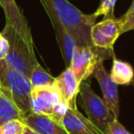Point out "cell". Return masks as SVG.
I'll list each match as a JSON object with an SVG mask.
<instances>
[{
  "instance_id": "8fae6325",
  "label": "cell",
  "mask_w": 134,
  "mask_h": 134,
  "mask_svg": "<svg viewBox=\"0 0 134 134\" xmlns=\"http://www.w3.org/2000/svg\"><path fill=\"white\" fill-rule=\"evenodd\" d=\"M60 123L69 134H104L78 108L68 109Z\"/></svg>"
},
{
  "instance_id": "4fadbf2b",
  "label": "cell",
  "mask_w": 134,
  "mask_h": 134,
  "mask_svg": "<svg viewBox=\"0 0 134 134\" xmlns=\"http://www.w3.org/2000/svg\"><path fill=\"white\" fill-rule=\"evenodd\" d=\"M51 22V25L54 29L56 39L58 41V47L60 49V52L63 57V61L65 63L66 68H69L70 65L72 54L76 48L74 39L69 33V31L66 29V28L61 24V22L56 18V17L49 16L48 17Z\"/></svg>"
},
{
  "instance_id": "5bb4252c",
  "label": "cell",
  "mask_w": 134,
  "mask_h": 134,
  "mask_svg": "<svg viewBox=\"0 0 134 134\" xmlns=\"http://www.w3.org/2000/svg\"><path fill=\"white\" fill-rule=\"evenodd\" d=\"M109 75L111 80L117 86L129 85L132 82L134 78V70L129 63L120 61L114 57Z\"/></svg>"
},
{
  "instance_id": "603a6c76",
  "label": "cell",
  "mask_w": 134,
  "mask_h": 134,
  "mask_svg": "<svg viewBox=\"0 0 134 134\" xmlns=\"http://www.w3.org/2000/svg\"><path fill=\"white\" fill-rule=\"evenodd\" d=\"M22 134H39V133H37V131H35L34 130L30 129L29 127L26 126L25 129H24V131H23V133H22Z\"/></svg>"
},
{
  "instance_id": "7a4b0ae2",
  "label": "cell",
  "mask_w": 134,
  "mask_h": 134,
  "mask_svg": "<svg viewBox=\"0 0 134 134\" xmlns=\"http://www.w3.org/2000/svg\"><path fill=\"white\" fill-rule=\"evenodd\" d=\"M0 93L8 97L25 118L32 113L30 80L24 73L10 67L5 60H0Z\"/></svg>"
},
{
  "instance_id": "5b68a950",
  "label": "cell",
  "mask_w": 134,
  "mask_h": 134,
  "mask_svg": "<svg viewBox=\"0 0 134 134\" xmlns=\"http://www.w3.org/2000/svg\"><path fill=\"white\" fill-rule=\"evenodd\" d=\"M114 57L113 50H103L96 47H77L75 48L69 68L72 70L79 83L86 81L93 73L99 61Z\"/></svg>"
},
{
  "instance_id": "30bf717a",
  "label": "cell",
  "mask_w": 134,
  "mask_h": 134,
  "mask_svg": "<svg viewBox=\"0 0 134 134\" xmlns=\"http://www.w3.org/2000/svg\"><path fill=\"white\" fill-rule=\"evenodd\" d=\"M80 85L70 68H66L58 77H55L54 86L59 92L62 100L68 104L69 108L77 109Z\"/></svg>"
},
{
  "instance_id": "9a60e30c",
  "label": "cell",
  "mask_w": 134,
  "mask_h": 134,
  "mask_svg": "<svg viewBox=\"0 0 134 134\" xmlns=\"http://www.w3.org/2000/svg\"><path fill=\"white\" fill-rule=\"evenodd\" d=\"M14 120L23 121L24 117L8 97L0 93V126Z\"/></svg>"
},
{
  "instance_id": "ac0fdd59",
  "label": "cell",
  "mask_w": 134,
  "mask_h": 134,
  "mask_svg": "<svg viewBox=\"0 0 134 134\" xmlns=\"http://www.w3.org/2000/svg\"><path fill=\"white\" fill-rule=\"evenodd\" d=\"M25 127L21 120H10L0 126V134H22Z\"/></svg>"
},
{
  "instance_id": "2e32d148",
  "label": "cell",
  "mask_w": 134,
  "mask_h": 134,
  "mask_svg": "<svg viewBox=\"0 0 134 134\" xmlns=\"http://www.w3.org/2000/svg\"><path fill=\"white\" fill-rule=\"evenodd\" d=\"M29 80L32 87H37V86H51L54 84L55 77L52 76L48 71H46L39 63H37L31 71Z\"/></svg>"
},
{
  "instance_id": "7402d4cb",
  "label": "cell",
  "mask_w": 134,
  "mask_h": 134,
  "mask_svg": "<svg viewBox=\"0 0 134 134\" xmlns=\"http://www.w3.org/2000/svg\"><path fill=\"white\" fill-rule=\"evenodd\" d=\"M9 51V43L7 38L0 32V60H5Z\"/></svg>"
},
{
  "instance_id": "d6986e66",
  "label": "cell",
  "mask_w": 134,
  "mask_h": 134,
  "mask_svg": "<svg viewBox=\"0 0 134 134\" xmlns=\"http://www.w3.org/2000/svg\"><path fill=\"white\" fill-rule=\"evenodd\" d=\"M116 1L117 0H101L99 7L94 14L97 17L104 16L105 18H113L114 17L113 13H114Z\"/></svg>"
},
{
  "instance_id": "7c38bea8",
  "label": "cell",
  "mask_w": 134,
  "mask_h": 134,
  "mask_svg": "<svg viewBox=\"0 0 134 134\" xmlns=\"http://www.w3.org/2000/svg\"><path fill=\"white\" fill-rule=\"evenodd\" d=\"M23 123L39 134H69L60 122L47 115L30 113L24 118Z\"/></svg>"
},
{
  "instance_id": "52a82bcc",
  "label": "cell",
  "mask_w": 134,
  "mask_h": 134,
  "mask_svg": "<svg viewBox=\"0 0 134 134\" xmlns=\"http://www.w3.org/2000/svg\"><path fill=\"white\" fill-rule=\"evenodd\" d=\"M92 75L97 79L101 88L103 101L105 102L114 118H118L120 115V99H119L118 86L111 80L110 75L104 67L103 61H99Z\"/></svg>"
},
{
  "instance_id": "3957f363",
  "label": "cell",
  "mask_w": 134,
  "mask_h": 134,
  "mask_svg": "<svg viewBox=\"0 0 134 134\" xmlns=\"http://www.w3.org/2000/svg\"><path fill=\"white\" fill-rule=\"evenodd\" d=\"M9 43V51L5 61L10 67L19 71L29 78L31 71L38 63L34 48L18 35L12 28L5 25L1 32Z\"/></svg>"
},
{
  "instance_id": "44dd1931",
  "label": "cell",
  "mask_w": 134,
  "mask_h": 134,
  "mask_svg": "<svg viewBox=\"0 0 134 134\" xmlns=\"http://www.w3.org/2000/svg\"><path fill=\"white\" fill-rule=\"evenodd\" d=\"M69 108V106H68V104L62 100L61 102L57 104V105L54 107L53 112H52V115L50 117L53 118L55 120H57V121L60 122L62 120V118L65 116V114L67 113V111Z\"/></svg>"
},
{
  "instance_id": "ba28073f",
  "label": "cell",
  "mask_w": 134,
  "mask_h": 134,
  "mask_svg": "<svg viewBox=\"0 0 134 134\" xmlns=\"http://www.w3.org/2000/svg\"><path fill=\"white\" fill-rule=\"evenodd\" d=\"M62 101L61 96L53 85L33 87L31 91L32 113L51 116L54 107Z\"/></svg>"
},
{
  "instance_id": "e0dca14e",
  "label": "cell",
  "mask_w": 134,
  "mask_h": 134,
  "mask_svg": "<svg viewBox=\"0 0 134 134\" xmlns=\"http://www.w3.org/2000/svg\"><path fill=\"white\" fill-rule=\"evenodd\" d=\"M119 20L121 29V34L134 31V0H132V3L127 12L121 18H119Z\"/></svg>"
},
{
  "instance_id": "8992f818",
  "label": "cell",
  "mask_w": 134,
  "mask_h": 134,
  "mask_svg": "<svg viewBox=\"0 0 134 134\" xmlns=\"http://www.w3.org/2000/svg\"><path fill=\"white\" fill-rule=\"evenodd\" d=\"M121 35L119 18H107L95 23L90 29V41L94 47L103 50H113L115 42Z\"/></svg>"
},
{
  "instance_id": "6da1fadb",
  "label": "cell",
  "mask_w": 134,
  "mask_h": 134,
  "mask_svg": "<svg viewBox=\"0 0 134 134\" xmlns=\"http://www.w3.org/2000/svg\"><path fill=\"white\" fill-rule=\"evenodd\" d=\"M48 16L56 17L66 28L77 47H92L90 29L96 23L95 14H84L68 0H39Z\"/></svg>"
},
{
  "instance_id": "277c9868",
  "label": "cell",
  "mask_w": 134,
  "mask_h": 134,
  "mask_svg": "<svg viewBox=\"0 0 134 134\" xmlns=\"http://www.w3.org/2000/svg\"><path fill=\"white\" fill-rule=\"evenodd\" d=\"M79 95L80 96L81 105L86 112L87 118L105 134L109 123L115 120L105 102L94 92L90 84L87 81L80 83Z\"/></svg>"
},
{
  "instance_id": "9c48e42d",
  "label": "cell",
  "mask_w": 134,
  "mask_h": 134,
  "mask_svg": "<svg viewBox=\"0 0 134 134\" xmlns=\"http://www.w3.org/2000/svg\"><path fill=\"white\" fill-rule=\"evenodd\" d=\"M0 5L5 12L7 25L12 28L30 47L34 48L30 28L27 19L18 8L15 0H0Z\"/></svg>"
},
{
  "instance_id": "ffe728a7",
  "label": "cell",
  "mask_w": 134,
  "mask_h": 134,
  "mask_svg": "<svg viewBox=\"0 0 134 134\" xmlns=\"http://www.w3.org/2000/svg\"><path fill=\"white\" fill-rule=\"evenodd\" d=\"M105 134H131V133L129 132L126 130V128L119 121V120L115 118L110 123H109Z\"/></svg>"
},
{
  "instance_id": "cb8c5ba5",
  "label": "cell",
  "mask_w": 134,
  "mask_h": 134,
  "mask_svg": "<svg viewBox=\"0 0 134 134\" xmlns=\"http://www.w3.org/2000/svg\"><path fill=\"white\" fill-rule=\"evenodd\" d=\"M0 89H1V86H0Z\"/></svg>"
}]
</instances>
